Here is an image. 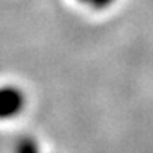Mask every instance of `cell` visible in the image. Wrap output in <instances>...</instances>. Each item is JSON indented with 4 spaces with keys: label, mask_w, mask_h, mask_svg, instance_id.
Wrapping results in <instances>:
<instances>
[{
    "label": "cell",
    "mask_w": 153,
    "mask_h": 153,
    "mask_svg": "<svg viewBox=\"0 0 153 153\" xmlns=\"http://www.w3.org/2000/svg\"><path fill=\"white\" fill-rule=\"evenodd\" d=\"M23 106V96H21L20 90L13 88V86H7L2 91V116L8 117V116L16 114Z\"/></svg>",
    "instance_id": "1"
},
{
    "label": "cell",
    "mask_w": 153,
    "mask_h": 153,
    "mask_svg": "<svg viewBox=\"0 0 153 153\" xmlns=\"http://www.w3.org/2000/svg\"><path fill=\"white\" fill-rule=\"evenodd\" d=\"M16 153H38V148H36V143L31 138L23 137L16 143Z\"/></svg>",
    "instance_id": "2"
},
{
    "label": "cell",
    "mask_w": 153,
    "mask_h": 153,
    "mask_svg": "<svg viewBox=\"0 0 153 153\" xmlns=\"http://www.w3.org/2000/svg\"><path fill=\"white\" fill-rule=\"evenodd\" d=\"M112 2H114V0H91V5L94 8H106V7H109Z\"/></svg>",
    "instance_id": "3"
},
{
    "label": "cell",
    "mask_w": 153,
    "mask_h": 153,
    "mask_svg": "<svg viewBox=\"0 0 153 153\" xmlns=\"http://www.w3.org/2000/svg\"><path fill=\"white\" fill-rule=\"evenodd\" d=\"M80 2H83V3H91V0H80Z\"/></svg>",
    "instance_id": "4"
}]
</instances>
